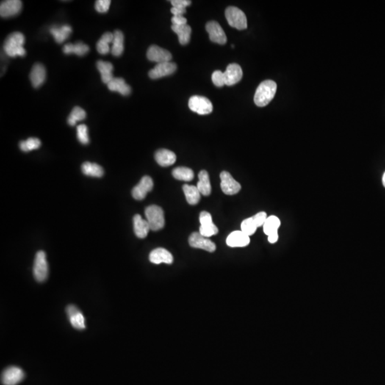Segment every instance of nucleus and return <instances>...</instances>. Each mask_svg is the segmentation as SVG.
<instances>
[{
    "instance_id": "1",
    "label": "nucleus",
    "mask_w": 385,
    "mask_h": 385,
    "mask_svg": "<svg viewBox=\"0 0 385 385\" xmlns=\"http://www.w3.org/2000/svg\"><path fill=\"white\" fill-rule=\"evenodd\" d=\"M277 91L275 81L266 80L260 84L254 96L255 104L260 107L267 106L273 100Z\"/></svg>"
},
{
    "instance_id": "2",
    "label": "nucleus",
    "mask_w": 385,
    "mask_h": 385,
    "mask_svg": "<svg viewBox=\"0 0 385 385\" xmlns=\"http://www.w3.org/2000/svg\"><path fill=\"white\" fill-rule=\"evenodd\" d=\"M25 37L21 32H15L9 34L4 45V51L10 57L24 56L26 51L24 48Z\"/></svg>"
},
{
    "instance_id": "3",
    "label": "nucleus",
    "mask_w": 385,
    "mask_h": 385,
    "mask_svg": "<svg viewBox=\"0 0 385 385\" xmlns=\"http://www.w3.org/2000/svg\"><path fill=\"white\" fill-rule=\"evenodd\" d=\"M145 216L151 231H159L165 225L164 211L160 206L156 205L148 206L145 210Z\"/></svg>"
},
{
    "instance_id": "4",
    "label": "nucleus",
    "mask_w": 385,
    "mask_h": 385,
    "mask_svg": "<svg viewBox=\"0 0 385 385\" xmlns=\"http://www.w3.org/2000/svg\"><path fill=\"white\" fill-rule=\"evenodd\" d=\"M225 17L228 24L239 30H244L248 26L245 13L236 7H228L225 9Z\"/></svg>"
},
{
    "instance_id": "5",
    "label": "nucleus",
    "mask_w": 385,
    "mask_h": 385,
    "mask_svg": "<svg viewBox=\"0 0 385 385\" xmlns=\"http://www.w3.org/2000/svg\"><path fill=\"white\" fill-rule=\"evenodd\" d=\"M48 267L46 253L40 250L36 254L34 259L33 273L36 281L42 283L46 281L48 277Z\"/></svg>"
},
{
    "instance_id": "6",
    "label": "nucleus",
    "mask_w": 385,
    "mask_h": 385,
    "mask_svg": "<svg viewBox=\"0 0 385 385\" xmlns=\"http://www.w3.org/2000/svg\"><path fill=\"white\" fill-rule=\"evenodd\" d=\"M189 106L192 112L200 115L211 114L213 111L212 103L209 98L202 96H192L189 101Z\"/></svg>"
},
{
    "instance_id": "7",
    "label": "nucleus",
    "mask_w": 385,
    "mask_h": 385,
    "mask_svg": "<svg viewBox=\"0 0 385 385\" xmlns=\"http://www.w3.org/2000/svg\"><path fill=\"white\" fill-rule=\"evenodd\" d=\"M189 245L194 248H199L213 253L217 249L216 244L198 232L192 233L189 239Z\"/></svg>"
},
{
    "instance_id": "8",
    "label": "nucleus",
    "mask_w": 385,
    "mask_h": 385,
    "mask_svg": "<svg viewBox=\"0 0 385 385\" xmlns=\"http://www.w3.org/2000/svg\"><path fill=\"white\" fill-rule=\"evenodd\" d=\"M199 220L200 223H201L199 233L202 236L206 238H209L218 233V229L213 223L212 217L209 212L202 211L200 214Z\"/></svg>"
},
{
    "instance_id": "9",
    "label": "nucleus",
    "mask_w": 385,
    "mask_h": 385,
    "mask_svg": "<svg viewBox=\"0 0 385 385\" xmlns=\"http://www.w3.org/2000/svg\"><path fill=\"white\" fill-rule=\"evenodd\" d=\"M220 187L222 191L226 195H235L240 192L241 189V184L233 178L231 173L228 171H223L220 175Z\"/></svg>"
},
{
    "instance_id": "10",
    "label": "nucleus",
    "mask_w": 385,
    "mask_h": 385,
    "mask_svg": "<svg viewBox=\"0 0 385 385\" xmlns=\"http://www.w3.org/2000/svg\"><path fill=\"white\" fill-rule=\"evenodd\" d=\"M206 31L209 33L211 42L219 45H225L227 42L226 34L220 25L216 21H210L206 24Z\"/></svg>"
},
{
    "instance_id": "11",
    "label": "nucleus",
    "mask_w": 385,
    "mask_h": 385,
    "mask_svg": "<svg viewBox=\"0 0 385 385\" xmlns=\"http://www.w3.org/2000/svg\"><path fill=\"white\" fill-rule=\"evenodd\" d=\"M153 187V182L151 177L145 176L141 180L139 184L133 189L131 194L134 199L141 201L144 199L147 193L152 190Z\"/></svg>"
},
{
    "instance_id": "12",
    "label": "nucleus",
    "mask_w": 385,
    "mask_h": 385,
    "mask_svg": "<svg viewBox=\"0 0 385 385\" xmlns=\"http://www.w3.org/2000/svg\"><path fill=\"white\" fill-rule=\"evenodd\" d=\"M146 56L148 60L157 64L170 62L172 59L171 54L168 50L156 45H152L148 48Z\"/></svg>"
},
{
    "instance_id": "13",
    "label": "nucleus",
    "mask_w": 385,
    "mask_h": 385,
    "mask_svg": "<svg viewBox=\"0 0 385 385\" xmlns=\"http://www.w3.org/2000/svg\"><path fill=\"white\" fill-rule=\"evenodd\" d=\"M177 66L173 62H167L156 64V67L148 72L151 79H158L173 74L176 71Z\"/></svg>"
},
{
    "instance_id": "14",
    "label": "nucleus",
    "mask_w": 385,
    "mask_h": 385,
    "mask_svg": "<svg viewBox=\"0 0 385 385\" xmlns=\"http://www.w3.org/2000/svg\"><path fill=\"white\" fill-rule=\"evenodd\" d=\"M24 377L23 369L17 367H9L3 372L1 382L4 385H17Z\"/></svg>"
},
{
    "instance_id": "15",
    "label": "nucleus",
    "mask_w": 385,
    "mask_h": 385,
    "mask_svg": "<svg viewBox=\"0 0 385 385\" xmlns=\"http://www.w3.org/2000/svg\"><path fill=\"white\" fill-rule=\"evenodd\" d=\"M66 311L73 328L79 330L85 329V320L79 308L75 305H70L67 306Z\"/></svg>"
},
{
    "instance_id": "16",
    "label": "nucleus",
    "mask_w": 385,
    "mask_h": 385,
    "mask_svg": "<svg viewBox=\"0 0 385 385\" xmlns=\"http://www.w3.org/2000/svg\"><path fill=\"white\" fill-rule=\"evenodd\" d=\"M22 9V1L20 0H7L0 4V15L4 18L15 16Z\"/></svg>"
},
{
    "instance_id": "17",
    "label": "nucleus",
    "mask_w": 385,
    "mask_h": 385,
    "mask_svg": "<svg viewBox=\"0 0 385 385\" xmlns=\"http://www.w3.org/2000/svg\"><path fill=\"white\" fill-rule=\"evenodd\" d=\"M250 242V237L242 231H233L226 239L227 245L231 248L245 247L249 245Z\"/></svg>"
},
{
    "instance_id": "18",
    "label": "nucleus",
    "mask_w": 385,
    "mask_h": 385,
    "mask_svg": "<svg viewBox=\"0 0 385 385\" xmlns=\"http://www.w3.org/2000/svg\"><path fill=\"white\" fill-rule=\"evenodd\" d=\"M225 83L227 86L237 84L242 77V70L237 64H231L228 66L224 72Z\"/></svg>"
},
{
    "instance_id": "19",
    "label": "nucleus",
    "mask_w": 385,
    "mask_h": 385,
    "mask_svg": "<svg viewBox=\"0 0 385 385\" xmlns=\"http://www.w3.org/2000/svg\"><path fill=\"white\" fill-rule=\"evenodd\" d=\"M149 260L152 264H171L173 261V256L171 253L166 249L159 248L154 249L150 253Z\"/></svg>"
},
{
    "instance_id": "20",
    "label": "nucleus",
    "mask_w": 385,
    "mask_h": 385,
    "mask_svg": "<svg viewBox=\"0 0 385 385\" xmlns=\"http://www.w3.org/2000/svg\"><path fill=\"white\" fill-rule=\"evenodd\" d=\"M46 70L42 64H34L29 74L33 87L36 89L40 87L46 79Z\"/></svg>"
},
{
    "instance_id": "21",
    "label": "nucleus",
    "mask_w": 385,
    "mask_h": 385,
    "mask_svg": "<svg viewBox=\"0 0 385 385\" xmlns=\"http://www.w3.org/2000/svg\"><path fill=\"white\" fill-rule=\"evenodd\" d=\"M155 159L161 167H167L176 162V156L173 151L168 149H160L155 153Z\"/></svg>"
},
{
    "instance_id": "22",
    "label": "nucleus",
    "mask_w": 385,
    "mask_h": 385,
    "mask_svg": "<svg viewBox=\"0 0 385 385\" xmlns=\"http://www.w3.org/2000/svg\"><path fill=\"white\" fill-rule=\"evenodd\" d=\"M107 87L112 92H119L123 96H128L131 92V87L122 78H113L112 80L107 84Z\"/></svg>"
},
{
    "instance_id": "23",
    "label": "nucleus",
    "mask_w": 385,
    "mask_h": 385,
    "mask_svg": "<svg viewBox=\"0 0 385 385\" xmlns=\"http://www.w3.org/2000/svg\"><path fill=\"white\" fill-rule=\"evenodd\" d=\"M134 230L136 236L139 239H144L149 231H151L148 221L144 220L139 214H137L134 217Z\"/></svg>"
},
{
    "instance_id": "24",
    "label": "nucleus",
    "mask_w": 385,
    "mask_h": 385,
    "mask_svg": "<svg viewBox=\"0 0 385 385\" xmlns=\"http://www.w3.org/2000/svg\"><path fill=\"white\" fill-rule=\"evenodd\" d=\"M49 31L51 35L54 37V40L57 43L61 44L68 39L72 32V29L70 25L66 24L60 26H52Z\"/></svg>"
},
{
    "instance_id": "25",
    "label": "nucleus",
    "mask_w": 385,
    "mask_h": 385,
    "mask_svg": "<svg viewBox=\"0 0 385 385\" xmlns=\"http://www.w3.org/2000/svg\"><path fill=\"white\" fill-rule=\"evenodd\" d=\"M64 54H74L76 55L82 56L87 54L89 51L88 45L83 42H76L75 44H66L63 48Z\"/></svg>"
},
{
    "instance_id": "26",
    "label": "nucleus",
    "mask_w": 385,
    "mask_h": 385,
    "mask_svg": "<svg viewBox=\"0 0 385 385\" xmlns=\"http://www.w3.org/2000/svg\"><path fill=\"white\" fill-rule=\"evenodd\" d=\"M96 67L98 72L101 73V81L104 84H109L112 80L113 78H114L112 73V64L109 62L99 60L97 62Z\"/></svg>"
},
{
    "instance_id": "27",
    "label": "nucleus",
    "mask_w": 385,
    "mask_h": 385,
    "mask_svg": "<svg viewBox=\"0 0 385 385\" xmlns=\"http://www.w3.org/2000/svg\"><path fill=\"white\" fill-rule=\"evenodd\" d=\"M171 29L178 35V41L181 45H186L189 43L192 32V28L189 25H183V26L172 25Z\"/></svg>"
},
{
    "instance_id": "28",
    "label": "nucleus",
    "mask_w": 385,
    "mask_h": 385,
    "mask_svg": "<svg viewBox=\"0 0 385 385\" xmlns=\"http://www.w3.org/2000/svg\"><path fill=\"white\" fill-rule=\"evenodd\" d=\"M124 36L123 33L120 30H116L114 32V40H113L111 52L114 56H120L123 54L124 50Z\"/></svg>"
},
{
    "instance_id": "29",
    "label": "nucleus",
    "mask_w": 385,
    "mask_h": 385,
    "mask_svg": "<svg viewBox=\"0 0 385 385\" xmlns=\"http://www.w3.org/2000/svg\"><path fill=\"white\" fill-rule=\"evenodd\" d=\"M198 178H199V181L197 184V188H198L200 193L204 196H209L211 193V185L210 182L209 173L206 170H201L198 174Z\"/></svg>"
},
{
    "instance_id": "30",
    "label": "nucleus",
    "mask_w": 385,
    "mask_h": 385,
    "mask_svg": "<svg viewBox=\"0 0 385 385\" xmlns=\"http://www.w3.org/2000/svg\"><path fill=\"white\" fill-rule=\"evenodd\" d=\"M113 40H114V33L109 32L104 33L96 44V49L98 52L103 55L110 52L111 48L109 45L112 44Z\"/></svg>"
},
{
    "instance_id": "31",
    "label": "nucleus",
    "mask_w": 385,
    "mask_h": 385,
    "mask_svg": "<svg viewBox=\"0 0 385 385\" xmlns=\"http://www.w3.org/2000/svg\"><path fill=\"white\" fill-rule=\"evenodd\" d=\"M183 191L186 196V201L190 205H196L201 199V193L197 186H189L185 184L183 186Z\"/></svg>"
},
{
    "instance_id": "32",
    "label": "nucleus",
    "mask_w": 385,
    "mask_h": 385,
    "mask_svg": "<svg viewBox=\"0 0 385 385\" xmlns=\"http://www.w3.org/2000/svg\"><path fill=\"white\" fill-rule=\"evenodd\" d=\"M83 173L86 176L100 178L104 175V169L95 163L85 162L81 166Z\"/></svg>"
},
{
    "instance_id": "33",
    "label": "nucleus",
    "mask_w": 385,
    "mask_h": 385,
    "mask_svg": "<svg viewBox=\"0 0 385 385\" xmlns=\"http://www.w3.org/2000/svg\"><path fill=\"white\" fill-rule=\"evenodd\" d=\"M172 175L176 179L180 181H191L194 178V173L192 169L187 167H177L173 169Z\"/></svg>"
},
{
    "instance_id": "34",
    "label": "nucleus",
    "mask_w": 385,
    "mask_h": 385,
    "mask_svg": "<svg viewBox=\"0 0 385 385\" xmlns=\"http://www.w3.org/2000/svg\"><path fill=\"white\" fill-rule=\"evenodd\" d=\"M281 220L275 216L267 217L264 226V231L265 235L269 236L272 233L278 232L281 226Z\"/></svg>"
},
{
    "instance_id": "35",
    "label": "nucleus",
    "mask_w": 385,
    "mask_h": 385,
    "mask_svg": "<svg viewBox=\"0 0 385 385\" xmlns=\"http://www.w3.org/2000/svg\"><path fill=\"white\" fill-rule=\"evenodd\" d=\"M86 117H87V114L84 109H81L79 106H75L72 111L70 115L69 116L67 122L70 126H75L76 122L85 120Z\"/></svg>"
},
{
    "instance_id": "36",
    "label": "nucleus",
    "mask_w": 385,
    "mask_h": 385,
    "mask_svg": "<svg viewBox=\"0 0 385 385\" xmlns=\"http://www.w3.org/2000/svg\"><path fill=\"white\" fill-rule=\"evenodd\" d=\"M40 146V140L37 138H29L20 143V149L24 152H29L33 150L38 149Z\"/></svg>"
},
{
    "instance_id": "37",
    "label": "nucleus",
    "mask_w": 385,
    "mask_h": 385,
    "mask_svg": "<svg viewBox=\"0 0 385 385\" xmlns=\"http://www.w3.org/2000/svg\"><path fill=\"white\" fill-rule=\"evenodd\" d=\"M256 225L255 224L252 217L245 219L241 223V231L250 237L256 232Z\"/></svg>"
},
{
    "instance_id": "38",
    "label": "nucleus",
    "mask_w": 385,
    "mask_h": 385,
    "mask_svg": "<svg viewBox=\"0 0 385 385\" xmlns=\"http://www.w3.org/2000/svg\"><path fill=\"white\" fill-rule=\"evenodd\" d=\"M76 133H77V139L79 142L84 145L88 144L89 138L87 126L85 124L79 125L76 128Z\"/></svg>"
},
{
    "instance_id": "39",
    "label": "nucleus",
    "mask_w": 385,
    "mask_h": 385,
    "mask_svg": "<svg viewBox=\"0 0 385 385\" xmlns=\"http://www.w3.org/2000/svg\"><path fill=\"white\" fill-rule=\"evenodd\" d=\"M212 81L214 85L217 87H223L225 84L224 72L219 70L214 72L212 74Z\"/></svg>"
},
{
    "instance_id": "40",
    "label": "nucleus",
    "mask_w": 385,
    "mask_h": 385,
    "mask_svg": "<svg viewBox=\"0 0 385 385\" xmlns=\"http://www.w3.org/2000/svg\"><path fill=\"white\" fill-rule=\"evenodd\" d=\"M111 5L110 0H98L95 4V9L99 13H106Z\"/></svg>"
},
{
    "instance_id": "41",
    "label": "nucleus",
    "mask_w": 385,
    "mask_h": 385,
    "mask_svg": "<svg viewBox=\"0 0 385 385\" xmlns=\"http://www.w3.org/2000/svg\"><path fill=\"white\" fill-rule=\"evenodd\" d=\"M252 218H253L255 224L256 225L257 228H259V227L264 226L265 224L267 218V214L264 211H261V212L258 213L256 215L253 216Z\"/></svg>"
},
{
    "instance_id": "42",
    "label": "nucleus",
    "mask_w": 385,
    "mask_h": 385,
    "mask_svg": "<svg viewBox=\"0 0 385 385\" xmlns=\"http://www.w3.org/2000/svg\"><path fill=\"white\" fill-rule=\"evenodd\" d=\"M173 7L180 9H186V7L191 5L192 1L189 0H171L170 1Z\"/></svg>"
},
{
    "instance_id": "43",
    "label": "nucleus",
    "mask_w": 385,
    "mask_h": 385,
    "mask_svg": "<svg viewBox=\"0 0 385 385\" xmlns=\"http://www.w3.org/2000/svg\"><path fill=\"white\" fill-rule=\"evenodd\" d=\"M172 23L175 26H183L187 24V20L182 15L180 16H173L171 19Z\"/></svg>"
},
{
    "instance_id": "44",
    "label": "nucleus",
    "mask_w": 385,
    "mask_h": 385,
    "mask_svg": "<svg viewBox=\"0 0 385 385\" xmlns=\"http://www.w3.org/2000/svg\"><path fill=\"white\" fill-rule=\"evenodd\" d=\"M170 12L173 14V16H180V15L184 16V14L186 12V9L172 7L171 9H170Z\"/></svg>"
},
{
    "instance_id": "45",
    "label": "nucleus",
    "mask_w": 385,
    "mask_h": 385,
    "mask_svg": "<svg viewBox=\"0 0 385 385\" xmlns=\"http://www.w3.org/2000/svg\"><path fill=\"white\" fill-rule=\"evenodd\" d=\"M268 236L267 239H268L269 242L272 244L275 243V242L278 241V238H279L278 232L272 233V234L269 235V236Z\"/></svg>"
},
{
    "instance_id": "46",
    "label": "nucleus",
    "mask_w": 385,
    "mask_h": 385,
    "mask_svg": "<svg viewBox=\"0 0 385 385\" xmlns=\"http://www.w3.org/2000/svg\"><path fill=\"white\" fill-rule=\"evenodd\" d=\"M383 186H384V187L385 188V172L384 175H383Z\"/></svg>"
}]
</instances>
